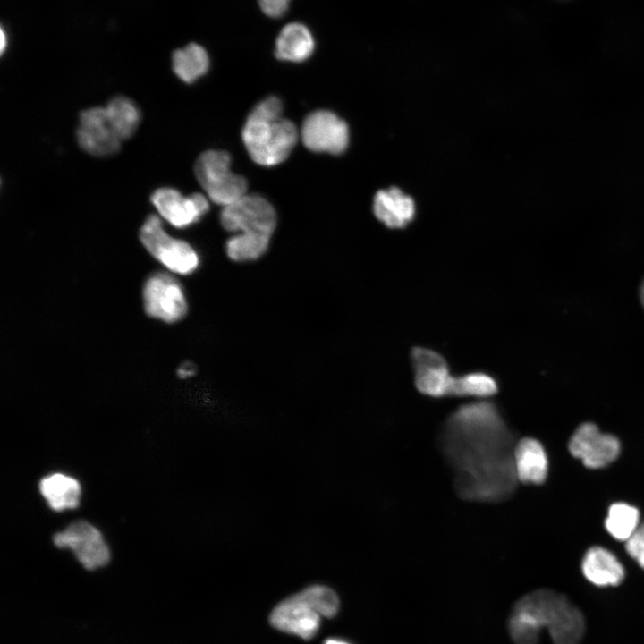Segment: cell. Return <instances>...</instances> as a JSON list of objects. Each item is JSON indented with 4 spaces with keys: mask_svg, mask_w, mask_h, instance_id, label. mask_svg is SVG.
Instances as JSON below:
<instances>
[{
    "mask_svg": "<svg viewBox=\"0 0 644 644\" xmlns=\"http://www.w3.org/2000/svg\"><path fill=\"white\" fill-rule=\"evenodd\" d=\"M5 47H6V38H5L4 32L2 29L1 30V53H3L4 51Z\"/></svg>",
    "mask_w": 644,
    "mask_h": 644,
    "instance_id": "obj_31",
    "label": "cell"
},
{
    "mask_svg": "<svg viewBox=\"0 0 644 644\" xmlns=\"http://www.w3.org/2000/svg\"><path fill=\"white\" fill-rule=\"evenodd\" d=\"M264 14L270 18H280L287 12L291 0H258Z\"/></svg>",
    "mask_w": 644,
    "mask_h": 644,
    "instance_id": "obj_28",
    "label": "cell"
},
{
    "mask_svg": "<svg viewBox=\"0 0 644 644\" xmlns=\"http://www.w3.org/2000/svg\"><path fill=\"white\" fill-rule=\"evenodd\" d=\"M325 644H348L344 641L337 640H327Z\"/></svg>",
    "mask_w": 644,
    "mask_h": 644,
    "instance_id": "obj_32",
    "label": "cell"
},
{
    "mask_svg": "<svg viewBox=\"0 0 644 644\" xmlns=\"http://www.w3.org/2000/svg\"><path fill=\"white\" fill-rule=\"evenodd\" d=\"M59 548H70L79 562L88 570L106 565L110 560V551L100 531L86 521L71 523L53 537Z\"/></svg>",
    "mask_w": 644,
    "mask_h": 644,
    "instance_id": "obj_8",
    "label": "cell"
},
{
    "mask_svg": "<svg viewBox=\"0 0 644 644\" xmlns=\"http://www.w3.org/2000/svg\"><path fill=\"white\" fill-rule=\"evenodd\" d=\"M272 236L258 233H234L225 242V257L239 265L258 261L267 253Z\"/></svg>",
    "mask_w": 644,
    "mask_h": 644,
    "instance_id": "obj_20",
    "label": "cell"
},
{
    "mask_svg": "<svg viewBox=\"0 0 644 644\" xmlns=\"http://www.w3.org/2000/svg\"><path fill=\"white\" fill-rule=\"evenodd\" d=\"M220 223L231 234L258 233L273 236L277 216L275 208L266 199L256 194H245L223 208Z\"/></svg>",
    "mask_w": 644,
    "mask_h": 644,
    "instance_id": "obj_7",
    "label": "cell"
},
{
    "mask_svg": "<svg viewBox=\"0 0 644 644\" xmlns=\"http://www.w3.org/2000/svg\"><path fill=\"white\" fill-rule=\"evenodd\" d=\"M516 442L497 407L477 402L456 409L440 436L441 449L454 470V486L467 500L495 502L512 495L518 479Z\"/></svg>",
    "mask_w": 644,
    "mask_h": 644,
    "instance_id": "obj_1",
    "label": "cell"
},
{
    "mask_svg": "<svg viewBox=\"0 0 644 644\" xmlns=\"http://www.w3.org/2000/svg\"><path fill=\"white\" fill-rule=\"evenodd\" d=\"M105 109L113 129L122 140L135 133L140 123V113L132 100L116 97L108 102Z\"/></svg>",
    "mask_w": 644,
    "mask_h": 644,
    "instance_id": "obj_22",
    "label": "cell"
},
{
    "mask_svg": "<svg viewBox=\"0 0 644 644\" xmlns=\"http://www.w3.org/2000/svg\"><path fill=\"white\" fill-rule=\"evenodd\" d=\"M581 570L592 584L617 586L624 578V569L617 557L602 547H592L585 554Z\"/></svg>",
    "mask_w": 644,
    "mask_h": 644,
    "instance_id": "obj_17",
    "label": "cell"
},
{
    "mask_svg": "<svg viewBox=\"0 0 644 644\" xmlns=\"http://www.w3.org/2000/svg\"><path fill=\"white\" fill-rule=\"evenodd\" d=\"M639 510L626 503H614L607 512L605 527L615 539L626 542L640 525Z\"/></svg>",
    "mask_w": 644,
    "mask_h": 644,
    "instance_id": "obj_24",
    "label": "cell"
},
{
    "mask_svg": "<svg viewBox=\"0 0 644 644\" xmlns=\"http://www.w3.org/2000/svg\"><path fill=\"white\" fill-rule=\"evenodd\" d=\"M511 615L540 631L548 630L554 644H580L586 631L580 608L565 595L549 589L533 590L514 604Z\"/></svg>",
    "mask_w": 644,
    "mask_h": 644,
    "instance_id": "obj_3",
    "label": "cell"
},
{
    "mask_svg": "<svg viewBox=\"0 0 644 644\" xmlns=\"http://www.w3.org/2000/svg\"><path fill=\"white\" fill-rule=\"evenodd\" d=\"M270 623L279 631L309 640L319 628L320 616L295 594L275 607Z\"/></svg>",
    "mask_w": 644,
    "mask_h": 644,
    "instance_id": "obj_14",
    "label": "cell"
},
{
    "mask_svg": "<svg viewBox=\"0 0 644 644\" xmlns=\"http://www.w3.org/2000/svg\"><path fill=\"white\" fill-rule=\"evenodd\" d=\"M230 165L229 154L218 150L203 152L194 165L197 180L209 199L223 207L247 194L245 178L233 174Z\"/></svg>",
    "mask_w": 644,
    "mask_h": 644,
    "instance_id": "obj_6",
    "label": "cell"
},
{
    "mask_svg": "<svg viewBox=\"0 0 644 644\" xmlns=\"http://www.w3.org/2000/svg\"><path fill=\"white\" fill-rule=\"evenodd\" d=\"M513 462L519 482L539 485L545 481L548 461L543 445L537 439L524 437L517 441Z\"/></svg>",
    "mask_w": 644,
    "mask_h": 644,
    "instance_id": "obj_15",
    "label": "cell"
},
{
    "mask_svg": "<svg viewBox=\"0 0 644 644\" xmlns=\"http://www.w3.org/2000/svg\"><path fill=\"white\" fill-rule=\"evenodd\" d=\"M142 304L146 315L165 324L183 320L189 312V301L179 276L165 270L148 275L142 286Z\"/></svg>",
    "mask_w": 644,
    "mask_h": 644,
    "instance_id": "obj_5",
    "label": "cell"
},
{
    "mask_svg": "<svg viewBox=\"0 0 644 644\" xmlns=\"http://www.w3.org/2000/svg\"><path fill=\"white\" fill-rule=\"evenodd\" d=\"M172 60L174 73L187 83H191L204 75L209 66L207 51L196 43H190L175 50Z\"/></svg>",
    "mask_w": 644,
    "mask_h": 644,
    "instance_id": "obj_21",
    "label": "cell"
},
{
    "mask_svg": "<svg viewBox=\"0 0 644 644\" xmlns=\"http://www.w3.org/2000/svg\"><path fill=\"white\" fill-rule=\"evenodd\" d=\"M639 292H640V293H639V295H640V303H641V305H642V307H643V309H644V278H643V280H642V282H641V284H640V291H639Z\"/></svg>",
    "mask_w": 644,
    "mask_h": 644,
    "instance_id": "obj_30",
    "label": "cell"
},
{
    "mask_svg": "<svg viewBox=\"0 0 644 644\" xmlns=\"http://www.w3.org/2000/svg\"><path fill=\"white\" fill-rule=\"evenodd\" d=\"M498 392V383L485 371H470L453 377L451 396L486 398Z\"/></svg>",
    "mask_w": 644,
    "mask_h": 644,
    "instance_id": "obj_23",
    "label": "cell"
},
{
    "mask_svg": "<svg viewBox=\"0 0 644 644\" xmlns=\"http://www.w3.org/2000/svg\"><path fill=\"white\" fill-rule=\"evenodd\" d=\"M373 211L376 217L389 228H402L413 219L415 206L412 199L401 190L392 187L377 192Z\"/></svg>",
    "mask_w": 644,
    "mask_h": 644,
    "instance_id": "obj_16",
    "label": "cell"
},
{
    "mask_svg": "<svg viewBox=\"0 0 644 644\" xmlns=\"http://www.w3.org/2000/svg\"><path fill=\"white\" fill-rule=\"evenodd\" d=\"M296 596L319 616L330 618L337 613L338 597L334 590L326 586L313 585L297 593Z\"/></svg>",
    "mask_w": 644,
    "mask_h": 644,
    "instance_id": "obj_25",
    "label": "cell"
},
{
    "mask_svg": "<svg viewBox=\"0 0 644 644\" xmlns=\"http://www.w3.org/2000/svg\"><path fill=\"white\" fill-rule=\"evenodd\" d=\"M572 456L581 460L590 469L603 468L613 462L619 455L621 445L616 436L603 433L591 422L580 424L569 441Z\"/></svg>",
    "mask_w": 644,
    "mask_h": 644,
    "instance_id": "obj_10",
    "label": "cell"
},
{
    "mask_svg": "<svg viewBox=\"0 0 644 644\" xmlns=\"http://www.w3.org/2000/svg\"><path fill=\"white\" fill-rule=\"evenodd\" d=\"M39 491L50 508L56 512L73 509L79 505L80 486L77 479L62 473L44 477Z\"/></svg>",
    "mask_w": 644,
    "mask_h": 644,
    "instance_id": "obj_19",
    "label": "cell"
},
{
    "mask_svg": "<svg viewBox=\"0 0 644 644\" xmlns=\"http://www.w3.org/2000/svg\"><path fill=\"white\" fill-rule=\"evenodd\" d=\"M315 40L309 29L301 22H290L275 39V55L282 61L301 63L314 52Z\"/></svg>",
    "mask_w": 644,
    "mask_h": 644,
    "instance_id": "obj_18",
    "label": "cell"
},
{
    "mask_svg": "<svg viewBox=\"0 0 644 644\" xmlns=\"http://www.w3.org/2000/svg\"><path fill=\"white\" fill-rule=\"evenodd\" d=\"M508 628L510 636L515 644H538L540 631L529 623L511 615Z\"/></svg>",
    "mask_w": 644,
    "mask_h": 644,
    "instance_id": "obj_26",
    "label": "cell"
},
{
    "mask_svg": "<svg viewBox=\"0 0 644 644\" xmlns=\"http://www.w3.org/2000/svg\"><path fill=\"white\" fill-rule=\"evenodd\" d=\"M159 215L175 228H187L199 222L208 210V201L201 193L183 196L172 188H160L151 196Z\"/></svg>",
    "mask_w": 644,
    "mask_h": 644,
    "instance_id": "obj_12",
    "label": "cell"
},
{
    "mask_svg": "<svg viewBox=\"0 0 644 644\" xmlns=\"http://www.w3.org/2000/svg\"><path fill=\"white\" fill-rule=\"evenodd\" d=\"M627 553L644 569V521L625 542Z\"/></svg>",
    "mask_w": 644,
    "mask_h": 644,
    "instance_id": "obj_27",
    "label": "cell"
},
{
    "mask_svg": "<svg viewBox=\"0 0 644 644\" xmlns=\"http://www.w3.org/2000/svg\"><path fill=\"white\" fill-rule=\"evenodd\" d=\"M175 372L180 379H190L195 377L198 369L192 361L185 360L177 367Z\"/></svg>",
    "mask_w": 644,
    "mask_h": 644,
    "instance_id": "obj_29",
    "label": "cell"
},
{
    "mask_svg": "<svg viewBox=\"0 0 644 644\" xmlns=\"http://www.w3.org/2000/svg\"><path fill=\"white\" fill-rule=\"evenodd\" d=\"M76 135L80 147L96 157L114 155L121 147L122 140L113 129L105 107L82 111Z\"/></svg>",
    "mask_w": 644,
    "mask_h": 644,
    "instance_id": "obj_13",
    "label": "cell"
},
{
    "mask_svg": "<svg viewBox=\"0 0 644 644\" xmlns=\"http://www.w3.org/2000/svg\"><path fill=\"white\" fill-rule=\"evenodd\" d=\"M301 135L305 147L314 152L338 155L346 149L349 142L345 122L326 110L309 114L302 123Z\"/></svg>",
    "mask_w": 644,
    "mask_h": 644,
    "instance_id": "obj_9",
    "label": "cell"
},
{
    "mask_svg": "<svg viewBox=\"0 0 644 644\" xmlns=\"http://www.w3.org/2000/svg\"><path fill=\"white\" fill-rule=\"evenodd\" d=\"M139 239L154 259L177 276H191L201 266L197 250L185 240L168 234L157 216L150 215L146 218L140 228Z\"/></svg>",
    "mask_w": 644,
    "mask_h": 644,
    "instance_id": "obj_4",
    "label": "cell"
},
{
    "mask_svg": "<svg viewBox=\"0 0 644 644\" xmlns=\"http://www.w3.org/2000/svg\"><path fill=\"white\" fill-rule=\"evenodd\" d=\"M283 106L275 97L259 102L249 114L242 140L250 158L272 166L284 161L298 140L295 124L282 116Z\"/></svg>",
    "mask_w": 644,
    "mask_h": 644,
    "instance_id": "obj_2",
    "label": "cell"
},
{
    "mask_svg": "<svg viewBox=\"0 0 644 644\" xmlns=\"http://www.w3.org/2000/svg\"><path fill=\"white\" fill-rule=\"evenodd\" d=\"M411 360L419 392L434 398L451 396L454 376L442 354L428 348L414 347Z\"/></svg>",
    "mask_w": 644,
    "mask_h": 644,
    "instance_id": "obj_11",
    "label": "cell"
}]
</instances>
